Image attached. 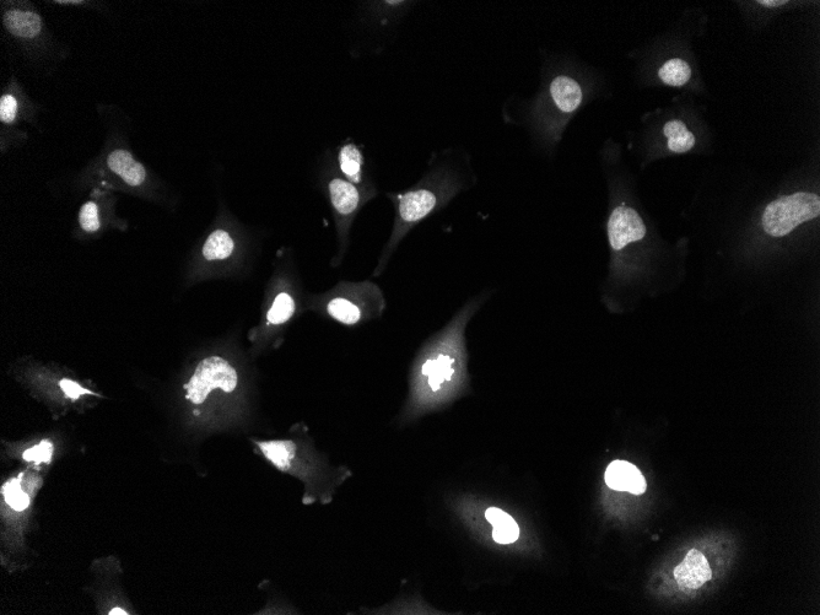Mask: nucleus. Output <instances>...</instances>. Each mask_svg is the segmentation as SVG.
Instances as JSON below:
<instances>
[{
  "instance_id": "obj_9",
  "label": "nucleus",
  "mask_w": 820,
  "mask_h": 615,
  "mask_svg": "<svg viewBox=\"0 0 820 615\" xmlns=\"http://www.w3.org/2000/svg\"><path fill=\"white\" fill-rule=\"evenodd\" d=\"M42 107L31 99L16 75H10L0 94V151L9 153L23 147L29 134L20 129L23 123L39 126Z\"/></svg>"
},
{
  "instance_id": "obj_25",
  "label": "nucleus",
  "mask_w": 820,
  "mask_h": 615,
  "mask_svg": "<svg viewBox=\"0 0 820 615\" xmlns=\"http://www.w3.org/2000/svg\"><path fill=\"white\" fill-rule=\"evenodd\" d=\"M758 3L764 5V7H769V8L781 7V5L786 4V2H769V0H763V2H758Z\"/></svg>"
},
{
  "instance_id": "obj_2",
  "label": "nucleus",
  "mask_w": 820,
  "mask_h": 615,
  "mask_svg": "<svg viewBox=\"0 0 820 615\" xmlns=\"http://www.w3.org/2000/svg\"><path fill=\"white\" fill-rule=\"evenodd\" d=\"M476 182L468 154L446 150L434 155L429 169L413 187L404 192L387 193L396 210L395 223L372 278H379L385 273L391 258L410 231L446 208L458 194L468 191Z\"/></svg>"
},
{
  "instance_id": "obj_17",
  "label": "nucleus",
  "mask_w": 820,
  "mask_h": 615,
  "mask_svg": "<svg viewBox=\"0 0 820 615\" xmlns=\"http://www.w3.org/2000/svg\"><path fill=\"white\" fill-rule=\"evenodd\" d=\"M485 517H487V520L494 526L493 538L496 543L511 544L519 539V525L503 510L492 507V509L485 512Z\"/></svg>"
},
{
  "instance_id": "obj_8",
  "label": "nucleus",
  "mask_w": 820,
  "mask_h": 615,
  "mask_svg": "<svg viewBox=\"0 0 820 615\" xmlns=\"http://www.w3.org/2000/svg\"><path fill=\"white\" fill-rule=\"evenodd\" d=\"M318 185L331 205L334 225H336L337 253L332 258L331 267L337 269L342 266L349 250L350 234H352L356 217L364 205L376 198L379 192L365 191L345 180L339 174L331 153L326 154L318 170Z\"/></svg>"
},
{
  "instance_id": "obj_10",
  "label": "nucleus",
  "mask_w": 820,
  "mask_h": 615,
  "mask_svg": "<svg viewBox=\"0 0 820 615\" xmlns=\"http://www.w3.org/2000/svg\"><path fill=\"white\" fill-rule=\"evenodd\" d=\"M217 220L198 250V272L202 274L231 272L246 255L244 231L224 214Z\"/></svg>"
},
{
  "instance_id": "obj_26",
  "label": "nucleus",
  "mask_w": 820,
  "mask_h": 615,
  "mask_svg": "<svg viewBox=\"0 0 820 615\" xmlns=\"http://www.w3.org/2000/svg\"><path fill=\"white\" fill-rule=\"evenodd\" d=\"M109 614H111V615H115V614H117V615H127L128 613L126 611H124V609L115 608V609H112V611Z\"/></svg>"
},
{
  "instance_id": "obj_4",
  "label": "nucleus",
  "mask_w": 820,
  "mask_h": 615,
  "mask_svg": "<svg viewBox=\"0 0 820 615\" xmlns=\"http://www.w3.org/2000/svg\"><path fill=\"white\" fill-rule=\"evenodd\" d=\"M0 20L5 39L26 66L53 73L69 58V47L53 35L45 16L34 3L2 0Z\"/></svg>"
},
{
  "instance_id": "obj_23",
  "label": "nucleus",
  "mask_w": 820,
  "mask_h": 615,
  "mask_svg": "<svg viewBox=\"0 0 820 615\" xmlns=\"http://www.w3.org/2000/svg\"><path fill=\"white\" fill-rule=\"evenodd\" d=\"M48 4L61 8L86 9L102 14L109 13L107 12V3L91 2V0H55V2H48Z\"/></svg>"
},
{
  "instance_id": "obj_13",
  "label": "nucleus",
  "mask_w": 820,
  "mask_h": 615,
  "mask_svg": "<svg viewBox=\"0 0 820 615\" xmlns=\"http://www.w3.org/2000/svg\"><path fill=\"white\" fill-rule=\"evenodd\" d=\"M332 156L339 174L345 180L354 183L355 186L363 188L365 191L379 192L374 180H372L363 148L360 145L355 144L353 140H345V142L338 145Z\"/></svg>"
},
{
  "instance_id": "obj_15",
  "label": "nucleus",
  "mask_w": 820,
  "mask_h": 615,
  "mask_svg": "<svg viewBox=\"0 0 820 615\" xmlns=\"http://www.w3.org/2000/svg\"><path fill=\"white\" fill-rule=\"evenodd\" d=\"M712 577L708 560L697 549H692L674 570V579L681 588L697 590Z\"/></svg>"
},
{
  "instance_id": "obj_1",
  "label": "nucleus",
  "mask_w": 820,
  "mask_h": 615,
  "mask_svg": "<svg viewBox=\"0 0 820 615\" xmlns=\"http://www.w3.org/2000/svg\"><path fill=\"white\" fill-rule=\"evenodd\" d=\"M490 295L492 291L484 290L467 300L451 321L420 349L410 375L403 419L420 418L461 395L467 383L466 328Z\"/></svg>"
},
{
  "instance_id": "obj_20",
  "label": "nucleus",
  "mask_w": 820,
  "mask_h": 615,
  "mask_svg": "<svg viewBox=\"0 0 820 615\" xmlns=\"http://www.w3.org/2000/svg\"><path fill=\"white\" fill-rule=\"evenodd\" d=\"M78 224L80 230L88 235L99 233L102 228V213L96 199L85 202L79 210Z\"/></svg>"
},
{
  "instance_id": "obj_16",
  "label": "nucleus",
  "mask_w": 820,
  "mask_h": 615,
  "mask_svg": "<svg viewBox=\"0 0 820 615\" xmlns=\"http://www.w3.org/2000/svg\"><path fill=\"white\" fill-rule=\"evenodd\" d=\"M606 483L617 492L641 495L646 492V480L639 468L625 461H614L606 472Z\"/></svg>"
},
{
  "instance_id": "obj_18",
  "label": "nucleus",
  "mask_w": 820,
  "mask_h": 615,
  "mask_svg": "<svg viewBox=\"0 0 820 615\" xmlns=\"http://www.w3.org/2000/svg\"><path fill=\"white\" fill-rule=\"evenodd\" d=\"M663 133L668 138V148L673 153H687L695 145V137L685 127L682 121L668 122L663 128Z\"/></svg>"
},
{
  "instance_id": "obj_11",
  "label": "nucleus",
  "mask_w": 820,
  "mask_h": 615,
  "mask_svg": "<svg viewBox=\"0 0 820 615\" xmlns=\"http://www.w3.org/2000/svg\"><path fill=\"white\" fill-rule=\"evenodd\" d=\"M820 198L817 194L798 192L771 202L764 210L766 234L784 237L806 221L819 217Z\"/></svg>"
},
{
  "instance_id": "obj_24",
  "label": "nucleus",
  "mask_w": 820,
  "mask_h": 615,
  "mask_svg": "<svg viewBox=\"0 0 820 615\" xmlns=\"http://www.w3.org/2000/svg\"><path fill=\"white\" fill-rule=\"evenodd\" d=\"M59 387H61L64 395L70 399H74V401L75 399H79L83 396H95L93 391L88 390V388H84L82 385H79V383L72 380H62L59 382Z\"/></svg>"
},
{
  "instance_id": "obj_21",
  "label": "nucleus",
  "mask_w": 820,
  "mask_h": 615,
  "mask_svg": "<svg viewBox=\"0 0 820 615\" xmlns=\"http://www.w3.org/2000/svg\"><path fill=\"white\" fill-rule=\"evenodd\" d=\"M2 493L7 504L12 507L14 511H25L30 505L29 494L25 493L21 488L18 479L10 480L5 484Z\"/></svg>"
},
{
  "instance_id": "obj_19",
  "label": "nucleus",
  "mask_w": 820,
  "mask_h": 615,
  "mask_svg": "<svg viewBox=\"0 0 820 615\" xmlns=\"http://www.w3.org/2000/svg\"><path fill=\"white\" fill-rule=\"evenodd\" d=\"M658 77L663 83L670 86H683L692 77V69L683 59L674 58L663 64L658 70Z\"/></svg>"
},
{
  "instance_id": "obj_14",
  "label": "nucleus",
  "mask_w": 820,
  "mask_h": 615,
  "mask_svg": "<svg viewBox=\"0 0 820 615\" xmlns=\"http://www.w3.org/2000/svg\"><path fill=\"white\" fill-rule=\"evenodd\" d=\"M548 97L546 102H537L534 107H542L552 104L559 115H571L579 109L584 102V90L576 79L570 75L559 74L548 86Z\"/></svg>"
},
{
  "instance_id": "obj_12",
  "label": "nucleus",
  "mask_w": 820,
  "mask_h": 615,
  "mask_svg": "<svg viewBox=\"0 0 820 615\" xmlns=\"http://www.w3.org/2000/svg\"><path fill=\"white\" fill-rule=\"evenodd\" d=\"M607 233L613 252L622 253L628 246L644 240L646 226L634 208L620 204L609 215Z\"/></svg>"
},
{
  "instance_id": "obj_3",
  "label": "nucleus",
  "mask_w": 820,
  "mask_h": 615,
  "mask_svg": "<svg viewBox=\"0 0 820 615\" xmlns=\"http://www.w3.org/2000/svg\"><path fill=\"white\" fill-rule=\"evenodd\" d=\"M253 444L279 472L300 480L306 506L331 504L337 490L352 477L348 468L333 466L328 456L318 451L304 422L291 426L288 438L255 440Z\"/></svg>"
},
{
  "instance_id": "obj_7",
  "label": "nucleus",
  "mask_w": 820,
  "mask_h": 615,
  "mask_svg": "<svg viewBox=\"0 0 820 615\" xmlns=\"http://www.w3.org/2000/svg\"><path fill=\"white\" fill-rule=\"evenodd\" d=\"M307 296L309 294L296 267L293 250L282 248L269 288L268 305L264 310L261 341H280L291 323L306 314Z\"/></svg>"
},
{
  "instance_id": "obj_6",
  "label": "nucleus",
  "mask_w": 820,
  "mask_h": 615,
  "mask_svg": "<svg viewBox=\"0 0 820 615\" xmlns=\"http://www.w3.org/2000/svg\"><path fill=\"white\" fill-rule=\"evenodd\" d=\"M386 307L383 290L372 280H341L323 293L309 294L306 300L307 312L348 328L380 320Z\"/></svg>"
},
{
  "instance_id": "obj_22",
  "label": "nucleus",
  "mask_w": 820,
  "mask_h": 615,
  "mask_svg": "<svg viewBox=\"0 0 820 615\" xmlns=\"http://www.w3.org/2000/svg\"><path fill=\"white\" fill-rule=\"evenodd\" d=\"M53 455V445L50 441L43 440L39 445L31 447L24 452L23 458L25 461L37 463H50Z\"/></svg>"
},
{
  "instance_id": "obj_5",
  "label": "nucleus",
  "mask_w": 820,
  "mask_h": 615,
  "mask_svg": "<svg viewBox=\"0 0 820 615\" xmlns=\"http://www.w3.org/2000/svg\"><path fill=\"white\" fill-rule=\"evenodd\" d=\"M241 387L242 376L234 361L210 354L198 361L183 390L194 418L217 422L235 412Z\"/></svg>"
}]
</instances>
